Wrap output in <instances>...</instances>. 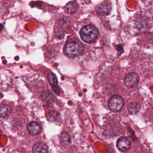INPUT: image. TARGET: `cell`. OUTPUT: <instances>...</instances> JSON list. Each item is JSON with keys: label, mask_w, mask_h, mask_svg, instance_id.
Returning <instances> with one entry per match:
<instances>
[{"label": "cell", "mask_w": 153, "mask_h": 153, "mask_svg": "<svg viewBox=\"0 0 153 153\" xmlns=\"http://www.w3.org/2000/svg\"><path fill=\"white\" fill-rule=\"evenodd\" d=\"M124 101L122 97L118 95H114L110 97L108 101L109 109L114 112L120 111L123 108Z\"/></svg>", "instance_id": "cell-3"}, {"label": "cell", "mask_w": 153, "mask_h": 153, "mask_svg": "<svg viewBox=\"0 0 153 153\" xmlns=\"http://www.w3.org/2000/svg\"><path fill=\"white\" fill-rule=\"evenodd\" d=\"M48 146L43 142H37L35 143L32 148L33 153H48Z\"/></svg>", "instance_id": "cell-9"}, {"label": "cell", "mask_w": 153, "mask_h": 153, "mask_svg": "<svg viewBox=\"0 0 153 153\" xmlns=\"http://www.w3.org/2000/svg\"><path fill=\"white\" fill-rule=\"evenodd\" d=\"M42 101L46 105H50L53 101V96L51 92L48 90H44L41 93V94Z\"/></svg>", "instance_id": "cell-10"}, {"label": "cell", "mask_w": 153, "mask_h": 153, "mask_svg": "<svg viewBox=\"0 0 153 153\" xmlns=\"http://www.w3.org/2000/svg\"><path fill=\"white\" fill-rule=\"evenodd\" d=\"M83 50V46L80 42L71 41L65 44L64 53L66 56L70 57H75L79 56L82 53Z\"/></svg>", "instance_id": "cell-2"}, {"label": "cell", "mask_w": 153, "mask_h": 153, "mask_svg": "<svg viewBox=\"0 0 153 153\" xmlns=\"http://www.w3.org/2000/svg\"><path fill=\"white\" fill-rule=\"evenodd\" d=\"M47 78L54 93L57 94H59L60 90L58 85V82H57V79L56 75L53 73L50 72L48 74Z\"/></svg>", "instance_id": "cell-7"}, {"label": "cell", "mask_w": 153, "mask_h": 153, "mask_svg": "<svg viewBox=\"0 0 153 153\" xmlns=\"http://www.w3.org/2000/svg\"><path fill=\"white\" fill-rule=\"evenodd\" d=\"M11 112V108L10 106L2 104L0 105V117L5 118L8 117Z\"/></svg>", "instance_id": "cell-13"}, {"label": "cell", "mask_w": 153, "mask_h": 153, "mask_svg": "<svg viewBox=\"0 0 153 153\" xmlns=\"http://www.w3.org/2000/svg\"><path fill=\"white\" fill-rule=\"evenodd\" d=\"M98 30L92 25H86L80 30L79 34L81 39L87 43H92L98 36Z\"/></svg>", "instance_id": "cell-1"}, {"label": "cell", "mask_w": 153, "mask_h": 153, "mask_svg": "<svg viewBox=\"0 0 153 153\" xmlns=\"http://www.w3.org/2000/svg\"><path fill=\"white\" fill-rule=\"evenodd\" d=\"M117 146L121 151H127L130 148L131 143L127 137H121L117 142Z\"/></svg>", "instance_id": "cell-6"}, {"label": "cell", "mask_w": 153, "mask_h": 153, "mask_svg": "<svg viewBox=\"0 0 153 153\" xmlns=\"http://www.w3.org/2000/svg\"><path fill=\"white\" fill-rule=\"evenodd\" d=\"M60 142L62 146L65 147L68 146L71 142V137L69 134L66 131L63 132L60 135Z\"/></svg>", "instance_id": "cell-12"}, {"label": "cell", "mask_w": 153, "mask_h": 153, "mask_svg": "<svg viewBox=\"0 0 153 153\" xmlns=\"http://www.w3.org/2000/svg\"><path fill=\"white\" fill-rule=\"evenodd\" d=\"M47 118L48 121L51 122H54L58 120L59 118V114L57 111H51L47 115Z\"/></svg>", "instance_id": "cell-14"}, {"label": "cell", "mask_w": 153, "mask_h": 153, "mask_svg": "<svg viewBox=\"0 0 153 153\" xmlns=\"http://www.w3.org/2000/svg\"><path fill=\"white\" fill-rule=\"evenodd\" d=\"M111 10V6L109 3L104 2L99 5L96 8V11L100 15H107Z\"/></svg>", "instance_id": "cell-8"}, {"label": "cell", "mask_w": 153, "mask_h": 153, "mask_svg": "<svg viewBox=\"0 0 153 153\" xmlns=\"http://www.w3.org/2000/svg\"><path fill=\"white\" fill-rule=\"evenodd\" d=\"M2 29H3V25L0 23V31H1L2 30Z\"/></svg>", "instance_id": "cell-15"}, {"label": "cell", "mask_w": 153, "mask_h": 153, "mask_svg": "<svg viewBox=\"0 0 153 153\" xmlns=\"http://www.w3.org/2000/svg\"><path fill=\"white\" fill-rule=\"evenodd\" d=\"M27 129L29 133L32 135H38L42 130L41 124L37 121H31L27 126Z\"/></svg>", "instance_id": "cell-5"}, {"label": "cell", "mask_w": 153, "mask_h": 153, "mask_svg": "<svg viewBox=\"0 0 153 153\" xmlns=\"http://www.w3.org/2000/svg\"><path fill=\"white\" fill-rule=\"evenodd\" d=\"M78 4L75 1H72L69 2L65 7V11L69 14H73L76 11L78 10Z\"/></svg>", "instance_id": "cell-11"}, {"label": "cell", "mask_w": 153, "mask_h": 153, "mask_svg": "<svg viewBox=\"0 0 153 153\" xmlns=\"http://www.w3.org/2000/svg\"><path fill=\"white\" fill-rule=\"evenodd\" d=\"M139 81V78L137 74L131 72L127 74L124 78V82L126 86L128 88H132L137 85Z\"/></svg>", "instance_id": "cell-4"}]
</instances>
